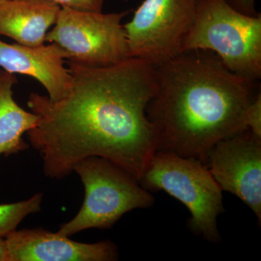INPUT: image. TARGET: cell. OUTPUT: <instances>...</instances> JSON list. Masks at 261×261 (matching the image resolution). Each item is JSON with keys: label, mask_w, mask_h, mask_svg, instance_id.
<instances>
[{"label": "cell", "mask_w": 261, "mask_h": 261, "mask_svg": "<svg viewBox=\"0 0 261 261\" xmlns=\"http://www.w3.org/2000/svg\"><path fill=\"white\" fill-rule=\"evenodd\" d=\"M71 89L53 102L33 93L28 106L39 117L27 132L47 177L62 179L77 163L99 157L116 163L139 181L159 148L146 113L157 90L156 67L140 58L89 67L68 62Z\"/></svg>", "instance_id": "obj_1"}, {"label": "cell", "mask_w": 261, "mask_h": 261, "mask_svg": "<svg viewBox=\"0 0 261 261\" xmlns=\"http://www.w3.org/2000/svg\"><path fill=\"white\" fill-rule=\"evenodd\" d=\"M156 70L157 90L146 113L157 133L158 150L205 165L217 142L247 128L256 82L235 74L215 53L183 51Z\"/></svg>", "instance_id": "obj_2"}, {"label": "cell", "mask_w": 261, "mask_h": 261, "mask_svg": "<svg viewBox=\"0 0 261 261\" xmlns=\"http://www.w3.org/2000/svg\"><path fill=\"white\" fill-rule=\"evenodd\" d=\"M215 53L239 76L252 82L261 78V14L249 15L227 0H199L181 53Z\"/></svg>", "instance_id": "obj_3"}, {"label": "cell", "mask_w": 261, "mask_h": 261, "mask_svg": "<svg viewBox=\"0 0 261 261\" xmlns=\"http://www.w3.org/2000/svg\"><path fill=\"white\" fill-rule=\"evenodd\" d=\"M147 191L166 192L191 213L189 228L206 241L218 243L217 219L224 212L222 190L207 166L192 158L157 150L140 180Z\"/></svg>", "instance_id": "obj_4"}, {"label": "cell", "mask_w": 261, "mask_h": 261, "mask_svg": "<svg viewBox=\"0 0 261 261\" xmlns=\"http://www.w3.org/2000/svg\"><path fill=\"white\" fill-rule=\"evenodd\" d=\"M85 189L83 205L58 233L69 237L89 228L109 229L123 215L153 205L154 198L138 180L116 163L99 157H89L77 163Z\"/></svg>", "instance_id": "obj_5"}, {"label": "cell", "mask_w": 261, "mask_h": 261, "mask_svg": "<svg viewBox=\"0 0 261 261\" xmlns=\"http://www.w3.org/2000/svg\"><path fill=\"white\" fill-rule=\"evenodd\" d=\"M128 11L103 13L61 8L45 42L56 43L68 61L89 67H106L128 59L126 32L122 19Z\"/></svg>", "instance_id": "obj_6"}, {"label": "cell", "mask_w": 261, "mask_h": 261, "mask_svg": "<svg viewBox=\"0 0 261 261\" xmlns=\"http://www.w3.org/2000/svg\"><path fill=\"white\" fill-rule=\"evenodd\" d=\"M199 0H144L133 18L123 25L128 57L154 66L181 53Z\"/></svg>", "instance_id": "obj_7"}, {"label": "cell", "mask_w": 261, "mask_h": 261, "mask_svg": "<svg viewBox=\"0 0 261 261\" xmlns=\"http://www.w3.org/2000/svg\"><path fill=\"white\" fill-rule=\"evenodd\" d=\"M205 165L222 191L230 192L261 220V137L248 128L219 141Z\"/></svg>", "instance_id": "obj_8"}, {"label": "cell", "mask_w": 261, "mask_h": 261, "mask_svg": "<svg viewBox=\"0 0 261 261\" xmlns=\"http://www.w3.org/2000/svg\"><path fill=\"white\" fill-rule=\"evenodd\" d=\"M8 261H113L118 247L109 240L82 243L42 228L15 230L5 238Z\"/></svg>", "instance_id": "obj_9"}, {"label": "cell", "mask_w": 261, "mask_h": 261, "mask_svg": "<svg viewBox=\"0 0 261 261\" xmlns=\"http://www.w3.org/2000/svg\"><path fill=\"white\" fill-rule=\"evenodd\" d=\"M66 53L56 43L29 47L0 40V68L8 73L29 75L44 86L53 102L69 94L71 75L64 67Z\"/></svg>", "instance_id": "obj_10"}, {"label": "cell", "mask_w": 261, "mask_h": 261, "mask_svg": "<svg viewBox=\"0 0 261 261\" xmlns=\"http://www.w3.org/2000/svg\"><path fill=\"white\" fill-rule=\"evenodd\" d=\"M61 8L49 0H8L0 5V35L22 45H42Z\"/></svg>", "instance_id": "obj_11"}, {"label": "cell", "mask_w": 261, "mask_h": 261, "mask_svg": "<svg viewBox=\"0 0 261 261\" xmlns=\"http://www.w3.org/2000/svg\"><path fill=\"white\" fill-rule=\"evenodd\" d=\"M13 73L0 70V155L9 156L25 150L29 145L22 137L37 126L39 117L24 111L13 99Z\"/></svg>", "instance_id": "obj_12"}, {"label": "cell", "mask_w": 261, "mask_h": 261, "mask_svg": "<svg viewBox=\"0 0 261 261\" xmlns=\"http://www.w3.org/2000/svg\"><path fill=\"white\" fill-rule=\"evenodd\" d=\"M42 193H37L27 200L10 204H0V238H5L16 230L20 223L29 215L41 211Z\"/></svg>", "instance_id": "obj_13"}, {"label": "cell", "mask_w": 261, "mask_h": 261, "mask_svg": "<svg viewBox=\"0 0 261 261\" xmlns=\"http://www.w3.org/2000/svg\"><path fill=\"white\" fill-rule=\"evenodd\" d=\"M245 124L249 130L261 137V93L260 91L252 99L245 115Z\"/></svg>", "instance_id": "obj_14"}, {"label": "cell", "mask_w": 261, "mask_h": 261, "mask_svg": "<svg viewBox=\"0 0 261 261\" xmlns=\"http://www.w3.org/2000/svg\"><path fill=\"white\" fill-rule=\"evenodd\" d=\"M61 8H68L70 9L84 12H102L103 5L106 0H49Z\"/></svg>", "instance_id": "obj_15"}, {"label": "cell", "mask_w": 261, "mask_h": 261, "mask_svg": "<svg viewBox=\"0 0 261 261\" xmlns=\"http://www.w3.org/2000/svg\"><path fill=\"white\" fill-rule=\"evenodd\" d=\"M233 8L244 14L256 15L258 14L255 9V0H227Z\"/></svg>", "instance_id": "obj_16"}, {"label": "cell", "mask_w": 261, "mask_h": 261, "mask_svg": "<svg viewBox=\"0 0 261 261\" xmlns=\"http://www.w3.org/2000/svg\"><path fill=\"white\" fill-rule=\"evenodd\" d=\"M0 261H8V252L5 238H0Z\"/></svg>", "instance_id": "obj_17"}, {"label": "cell", "mask_w": 261, "mask_h": 261, "mask_svg": "<svg viewBox=\"0 0 261 261\" xmlns=\"http://www.w3.org/2000/svg\"><path fill=\"white\" fill-rule=\"evenodd\" d=\"M8 1V0H0V5L3 4L5 2Z\"/></svg>", "instance_id": "obj_18"}, {"label": "cell", "mask_w": 261, "mask_h": 261, "mask_svg": "<svg viewBox=\"0 0 261 261\" xmlns=\"http://www.w3.org/2000/svg\"><path fill=\"white\" fill-rule=\"evenodd\" d=\"M123 1H127V0H123Z\"/></svg>", "instance_id": "obj_19"}]
</instances>
